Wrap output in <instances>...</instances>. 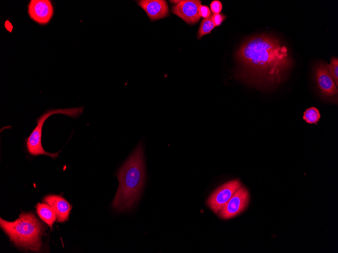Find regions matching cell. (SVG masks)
Here are the masks:
<instances>
[{"mask_svg":"<svg viewBox=\"0 0 338 253\" xmlns=\"http://www.w3.org/2000/svg\"><path fill=\"white\" fill-rule=\"evenodd\" d=\"M236 56L250 74L271 82L280 81L291 64L287 48L278 40L264 34L246 39Z\"/></svg>","mask_w":338,"mask_h":253,"instance_id":"6da1fadb","label":"cell"},{"mask_svg":"<svg viewBox=\"0 0 338 253\" xmlns=\"http://www.w3.org/2000/svg\"><path fill=\"white\" fill-rule=\"evenodd\" d=\"M119 185L112 203L117 212L132 210L140 200L146 180L144 145L140 142L118 169Z\"/></svg>","mask_w":338,"mask_h":253,"instance_id":"7a4b0ae2","label":"cell"},{"mask_svg":"<svg viewBox=\"0 0 338 253\" xmlns=\"http://www.w3.org/2000/svg\"><path fill=\"white\" fill-rule=\"evenodd\" d=\"M0 226L17 246L33 251L40 249L46 228L32 213L22 212L13 222L1 218Z\"/></svg>","mask_w":338,"mask_h":253,"instance_id":"3957f363","label":"cell"},{"mask_svg":"<svg viewBox=\"0 0 338 253\" xmlns=\"http://www.w3.org/2000/svg\"><path fill=\"white\" fill-rule=\"evenodd\" d=\"M83 109V107H74L52 109L46 111L36 119V126L26 139V146L28 153L33 156L45 155L54 159L58 157L60 151L54 153H48L44 149L42 145V131L46 120L51 116L58 114L75 118L82 114Z\"/></svg>","mask_w":338,"mask_h":253,"instance_id":"277c9868","label":"cell"},{"mask_svg":"<svg viewBox=\"0 0 338 253\" xmlns=\"http://www.w3.org/2000/svg\"><path fill=\"white\" fill-rule=\"evenodd\" d=\"M241 185V183L237 179L224 183L210 194L207 200V205L215 213H219Z\"/></svg>","mask_w":338,"mask_h":253,"instance_id":"5b68a950","label":"cell"},{"mask_svg":"<svg viewBox=\"0 0 338 253\" xmlns=\"http://www.w3.org/2000/svg\"><path fill=\"white\" fill-rule=\"evenodd\" d=\"M249 200L248 191L241 185L219 213L220 218L227 220L237 216L246 208Z\"/></svg>","mask_w":338,"mask_h":253,"instance_id":"8992f818","label":"cell"},{"mask_svg":"<svg viewBox=\"0 0 338 253\" xmlns=\"http://www.w3.org/2000/svg\"><path fill=\"white\" fill-rule=\"evenodd\" d=\"M54 7L49 0H31L27 12L31 19L40 25L48 24L54 15Z\"/></svg>","mask_w":338,"mask_h":253,"instance_id":"52a82bcc","label":"cell"},{"mask_svg":"<svg viewBox=\"0 0 338 253\" xmlns=\"http://www.w3.org/2000/svg\"><path fill=\"white\" fill-rule=\"evenodd\" d=\"M201 5V1L199 0L181 1L172 6V12L187 24L193 25L198 22L201 18L199 14Z\"/></svg>","mask_w":338,"mask_h":253,"instance_id":"ba28073f","label":"cell"},{"mask_svg":"<svg viewBox=\"0 0 338 253\" xmlns=\"http://www.w3.org/2000/svg\"><path fill=\"white\" fill-rule=\"evenodd\" d=\"M316 79L321 93L331 97L337 94V86L328 71V65L321 64L316 69Z\"/></svg>","mask_w":338,"mask_h":253,"instance_id":"9c48e42d","label":"cell"},{"mask_svg":"<svg viewBox=\"0 0 338 253\" xmlns=\"http://www.w3.org/2000/svg\"><path fill=\"white\" fill-rule=\"evenodd\" d=\"M137 4L145 12L151 21L166 17L170 14L167 4L164 0H141Z\"/></svg>","mask_w":338,"mask_h":253,"instance_id":"30bf717a","label":"cell"},{"mask_svg":"<svg viewBox=\"0 0 338 253\" xmlns=\"http://www.w3.org/2000/svg\"><path fill=\"white\" fill-rule=\"evenodd\" d=\"M43 201L53 207L56 212L58 222H63L68 219L72 207L62 196L48 195L44 197Z\"/></svg>","mask_w":338,"mask_h":253,"instance_id":"8fae6325","label":"cell"},{"mask_svg":"<svg viewBox=\"0 0 338 253\" xmlns=\"http://www.w3.org/2000/svg\"><path fill=\"white\" fill-rule=\"evenodd\" d=\"M36 210L40 218L52 228L57 218L53 207L46 203H38L36 206Z\"/></svg>","mask_w":338,"mask_h":253,"instance_id":"7c38bea8","label":"cell"},{"mask_svg":"<svg viewBox=\"0 0 338 253\" xmlns=\"http://www.w3.org/2000/svg\"><path fill=\"white\" fill-rule=\"evenodd\" d=\"M212 15L207 18H204L200 23L198 31V38H201L203 35L209 34L216 27L212 19Z\"/></svg>","mask_w":338,"mask_h":253,"instance_id":"4fadbf2b","label":"cell"},{"mask_svg":"<svg viewBox=\"0 0 338 253\" xmlns=\"http://www.w3.org/2000/svg\"><path fill=\"white\" fill-rule=\"evenodd\" d=\"M320 117L319 111L315 107H311L305 111L303 118L308 124H316Z\"/></svg>","mask_w":338,"mask_h":253,"instance_id":"5bb4252c","label":"cell"},{"mask_svg":"<svg viewBox=\"0 0 338 253\" xmlns=\"http://www.w3.org/2000/svg\"><path fill=\"white\" fill-rule=\"evenodd\" d=\"M328 71L334 80L336 85L338 86V59L332 58L328 65Z\"/></svg>","mask_w":338,"mask_h":253,"instance_id":"9a60e30c","label":"cell"},{"mask_svg":"<svg viewBox=\"0 0 338 253\" xmlns=\"http://www.w3.org/2000/svg\"><path fill=\"white\" fill-rule=\"evenodd\" d=\"M222 7V4L220 1H213L210 4V10L214 14L220 13Z\"/></svg>","mask_w":338,"mask_h":253,"instance_id":"2e32d148","label":"cell"},{"mask_svg":"<svg viewBox=\"0 0 338 253\" xmlns=\"http://www.w3.org/2000/svg\"><path fill=\"white\" fill-rule=\"evenodd\" d=\"M226 16L221 13L216 14L212 15V19L215 26H219L225 20Z\"/></svg>","mask_w":338,"mask_h":253,"instance_id":"e0dca14e","label":"cell"},{"mask_svg":"<svg viewBox=\"0 0 338 253\" xmlns=\"http://www.w3.org/2000/svg\"><path fill=\"white\" fill-rule=\"evenodd\" d=\"M199 14L200 17L207 18L211 16L210 10L205 5H200L199 8Z\"/></svg>","mask_w":338,"mask_h":253,"instance_id":"ac0fdd59","label":"cell"},{"mask_svg":"<svg viewBox=\"0 0 338 253\" xmlns=\"http://www.w3.org/2000/svg\"><path fill=\"white\" fill-rule=\"evenodd\" d=\"M181 1H170L171 3L175 4L176 5L179 4Z\"/></svg>","mask_w":338,"mask_h":253,"instance_id":"d6986e66","label":"cell"}]
</instances>
